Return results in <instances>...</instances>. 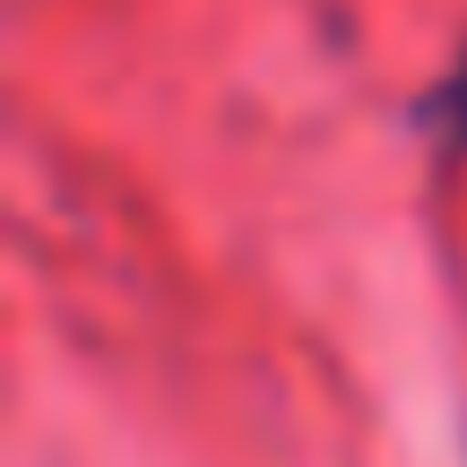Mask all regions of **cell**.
Returning <instances> with one entry per match:
<instances>
[{
    "mask_svg": "<svg viewBox=\"0 0 467 467\" xmlns=\"http://www.w3.org/2000/svg\"><path fill=\"white\" fill-rule=\"evenodd\" d=\"M424 121H433V139L467 165V52L441 69V87H433V96H424Z\"/></svg>",
    "mask_w": 467,
    "mask_h": 467,
    "instance_id": "cell-1",
    "label": "cell"
}]
</instances>
